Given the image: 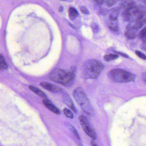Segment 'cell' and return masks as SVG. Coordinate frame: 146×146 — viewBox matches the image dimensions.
I'll use <instances>...</instances> for the list:
<instances>
[{
  "label": "cell",
  "instance_id": "cell-1",
  "mask_svg": "<svg viewBox=\"0 0 146 146\" xmlns=\"http://www.w3.org/2000/svg\"><path fill=\"white\" fill-rule=\"evenodd\" d=\"M76 67H72L68 70L60 69L54 70L49 75L51 80L66 87L72 85L76 76Z\"/></svg>",
  "mask_w": 146,
  "mask_h": 146
},
{
  "label": "cell",
  "instance_id": "cell-2",
  "mask_svg": "<svg viewBox=\"0 0 146 146\" xmlns=\"http://www.w3.org/2000/svg\"><path fill=\"white\" fill-rule=\"evenodd\" d=\"M104 65L95 60H88L84 62L82 68L83 76L86 78H96L99 76Z\"/></svg>",
  "mask_w": 146,
  "mask_h": 146
},
{
  "label": "cell",
  "instance_id": "cell-3",
  "mask_svg": "<svg viewBox=\"0 0 146 146\" xmlns=\"http://www.w3.org/2000/svg\"><path fill=\"white\" fill-rule=\"evenodd\" d=\"M145 16V9L143 6H137L135 5L123 10L122 17L125 21L133 22Z\"/></svg>",
  "mask_w": 146,
  "mask_h": 146
},
{
  "label": "cell",
  "instance_id": "cell-4",
  "mask_svg": "<svg viewBox=\"0 0 146 146\" xmlns=\"http://www.w3.org/2000/svg\"><path fill=\"white\" fill-rule=\"evenodd\" d=\"M73 96L83 111L87 114H91L94 112L93 108L88 99L82 88H77L73 92Z\"/></svg>",
  "mask_w": 146,
  "mask_h": 146
},
{
  "label": "cell",
  "instance_id": "cell-5",
  "mask_svg": "<svg viewBox=\"0 0 146 146\" xmlns=\"http://www.w3.org/2000/svg\"><path fill=\"white\" fill-rule=\"evenodd\" d=\"M109 76L117 82L125 83L133 82L135 79L134 74L122 69H113L109 73Z\"/></svg>",
  "mask_w": 146,
  "mask_h": 146
},
{
  "label": "cell",
  "instance_id": "cell-6",
  "mask_svg": "<svg viewBox=\"0 0 146 146\" xmlns=\"http://www.w3.org/2000/svg\"><path fill=\"white\" fill-rule=\"evenodd\" d=\"M79 120L81 125L85 133L93 139L96 138V135L87 118L83 115H81L79 117Z\"/></svg>",
  "mask_w": 146,
  "mask_h": 146
},
{
  "label": "cell",
  "instance_id": "cell-7",
  "mask_svg": "<svg viewBox=\"0 0 146 146\" xmlns=\"http://www.w3.org/2000/svg\"><path fill=\"white\" fill-rule=\"evenodd\" d=\"M40 85L47 90H49L53 93H58V92H61L62 90L59 87L46 82L40 83Z\"/></svg>",
  "mask_w": 146,
  "mask_h": 146
},
{
  "label": "cell",
  "instance_id": "cell-8",
  "mask_svg": "<svg viewBox=\"0 0 146 146\" xmlns=\"http://www.w3.org/2000/svg\"><path fill=\"white\" fill-rule=\"evenodd\" d=\"M42 102L45 106L49 110L52 111V112L54 113L55 114H60V110L54 106L49 100L47 98H45L42 101Z\"/></svg>",
  "mask_w": 146,
  "mask_h": 146
},
{
  "label": "cell",
  "instance_id": "cell-9",
  "mask_svg": "<svg viewBox=\"0 0 146 146\" xmlns=\"http://www.w3.org/2000/svg\"><path fill=\"white\" fill-rule=\"evenodd\" d=\"M63 99L64 102L76 113L77 112L76 109L70 96L67 94H65L63 95Z\"/></svg>",
  "mask_w": 146,
  "mask_h": 146
},
{
  "label": "cell",
  "instance_id": "cell-10",
  "mask_svg": "<svg viewBox=\"0 0 146 146\" xmlns=\"http://www.w3.org/2000/svg\"><path fill=\"white\" fill-rule=\"evenodd\" d=\"M137 31V30L133 28L127 26L126 31L125 32V36L130 40L134 39L136 37Z\"/></svg>",
  "mask_w": 146,
  "mask_h": 146
},
{
  "label": "cell",
  "instance_id": "cell-11",
  "mask_svg": "<svg viewBox=\"0 0 146 146\" xmlns=\"http://www.w3.org/2000/svg\"><path fill=\"white\" fill-rule=\"evenodd\" d=\"M119 8H116L113 9L111 11L110 14V18L111 20L116 21L117 19L119 14Z\"/></svg>",
  "mask_w": 146,
  "mask_h": 146
},
{
  "label": "cell",
  "instance_id": "cell-12",
  "mask_svg": "<svg viewBox=\"0 0 146 146\" xmlns=\"http://www.w3.org/2000/svg\"><path fill=\"white\" fill-rule=\"evenodd\" d=\"M29 88L31 90H32L34 93H35L36 94H37V95L39 96L40 97L44 98V99L47 98L45 94L43 92H42L41 90H40L39 89L36 88V87H35L33 86H30Z\"/></svg>",
  "mask_w": 146,
  "mask_h": 146
},
{
  "label": "cell",
  "instance_id": "cell-13",
  "mask_svg": "<svg viewBox=\"0 0 146 146\" xmlns=\"http://www.w3.org/2000/svg\"><path fill=\"white\" fill-rule=\"evenodd\" d=\"M69 15L70 19L73 20L78 16V12L74 7H70L69 10Z\"/></svg>",
  "mask_w": 146,
  "mask_h": 146
},
{
  "label": "cell",
  "instance_id": "cell-14",
  "mask_svg": "<svg viewBox=\"0 0 146 146\" xmlns=\"http://www.w3.org/2000/svg\"><path fill=\"white\" fill-rule=\"evenodd\" d=\"M111 21L112 22H111L108 25L109 29L111 31H113V32H117L119 31V28L117 25L116 24V23H115L116 21L111 20Z\"/></svg>",
  "mask_w": 146,
  "mask_h": 146
},
{
  "label": "cell",
  "instance_id": "cell-15",
  "mask_svg": "<svg viewBox=\"0 0 146 146\" xmlns=\"http://www.w3.org/2000/svg\"><path fill=\"white\" fill-rule=\"evenodd\" d=\"M118 58V55L117 54H107V55H105L104 57V59L106 61H109L116 59Z\"/></svg>",
  "mask_w": 146,
  "mask_h": 146
},
{
  "label": "cell",
  "instance_id": "cell-16",
  "mask_svg": "<svg viewBox=\"0 0 146 146\" xmlns=\"http://www.w3.org/2000/svg\"><path fill=\"white\" fill-rule=\"evenodd\" d=\"M7 69V65L3 58V56L0 54V70H5Z\"/></svg>",
  "mask_w": 146,
  "mask_h": 146
},
{
  "label": "cell",
  "instance_id": "cell-17",
  "mask_svg": "<svg viewBox=\"0 0 146 146\" xmlns=\"http://www.w3.org/2000/svg\"><path fill=\"white\" fill-rule=\"evenodd\" d=\"M140 37L142 40L143 42H146V28L144 27L143 29L141 31L140 33Z\"/></svg>",
  "mask_w": 146,
  "mask_h": 146
},
{
  "label": "cell",
  "instance_id": "cell-18",
  "mask_svg": "<svg viewBox=\"0 0 146 146\" xmlns=\"http://www.w3.org/2000/svg\"><path fill=\"white\" fill-rule=\"evenodd\" d=\"M63 112H64V113L66 117L70 118H73V114H72V112L70 110H69V109H67V108H64V110H63Z\"/></svg>",
  "mask_w": 146,
  "mask_h": 146
},
{
  "label": "cell",
  "instance_id": "cell-19",
  "mask_svg": "<svg viewBox=\"0 0 146 146\" xmlns=\"http://www.w3.org/2000/svg\"><path fill=\"white\" fill-rule=\"evenodd\" d=\"M91 27L93 32L95 34L98 33L100 30V27H99V25L96 23H92L91 24Z\"/></svg>",
  "mask_w": 146,
  "mask_h": 146
},
{
  "label": "cell",
  "instance_id": "cell-20",
  "mask_svg": "<svg viewBox=\"0 0 146 146\" xmlns=\"http://www.w3.org/2000/svg\"><path fill=\"white\" fill-rule=\"evenodd\" d=\"M117 1V0H104V2L108 6H112L114 5Z\"/></svg>",
  "mask_w": 146,
  "mask_h": 146
},
{
  "label": "cell",
  "instance_id": "cell-21",
  "mask_svg": "<svg viewBox=\"0 0 146 146\" xmlns=\"http://www.w3.org/2000/svg\"><path fill=\"white\" fill-rule=\"evenodd\" d=\"M69 127H70V129L72 131V133L74 134V135L76 136V137L77 138L78 140H80V137H79V135H78V133L77 131L76 130V129L71 125H69Z\"/></svg>",
  "mask_w": 146,
  "mask_h": 146
},
{
  "label": "cell",
  "instance_id": "cell-22",
  "mask_svg": "<svg viewBox=\"0 0 146 146\" xmlns=\"http://www.w3.org/2000/svg\"><path fill=\"white\" fill-rule=\"evenodd\" d=\"M135 53L137 55V56H138L139 58H141L143 60L146 59V56H145V54H143V53L141 52L140 51H136Z\"/></svg>",
  "mask_w": 146,
  "mask_h": 146
},
{
  "label": "cell",
  "instance_id": "cell-23",
  "mask_svg": "<svg viewBox=\"0 0 146 146\" xmlns=\"http://www.w3.org/2000/svg\"><path fill=\"white\" fill-rule=\"evenodd\" d=\"M80 10H81L82 13H84V14H87V15H88V14H89V11L87 9V7H80Z\"/></svg>",
  "mask_w": 146,
  "mask_h": 146
},
{
  "label": "cell",
  "instance_id": "cell-24",
  "mask_svg": "<svg viewBox=\"0 0 146 146\" xmlns=\"http://www.w3.org/2000/svg\"><path fill=\"white\" fill-rule=\"evenodd\" d=\"M115 52V53L117 54H119V55H121V56L124 57V58H129V56H128V55H127V54H125L123 53L120 52Z\"/></svg>",
  "mask_w": 146,
  "mask_h": 146
},
{
  "label": "cell",
  "instance_id": "cell-25",
  "mask_svg": "<svg viewBox=\"0 0 146 146\" xmlns=\"http://www.w3.org/2000/svg\"><path fill=\"white\" fill-rule=\"evenodd\" d=\"M96 4H97L98 5H101L104 2V0H94Z\"/></svg>",
  "mask_w": 146,
  "mask_h": 146
},
{
  "label": "cell",
  "instance_id": "cell-26",
  "mask_svg": "<svg viewBox=\"0 0 146 146\" xmlns=\"http://www.w3.org/2000/svg\"><path fill=\"white\" fill-rule=\"evenodd\" d=\"M143 47L142 48V49H143V50H146V42H144L142 46Z\"/></svg>",
  "mask_w": 146,
  "mask_h": 146
},
{
  "label": "cell",
  "instance_id": "cell-27",
  "mask_svg": "<svg viewBox=\"0 0 146 146\" xmlns=\"http://www.w3.org/2000/svg\"><path fill=\"white\" fill-rule=\"evenodd\" d=\"M63 10H64V8H63V7H60L59 8V11L60 12H62L63 11Z\"/></svg>",
  "mask_w": 146,
  "mask_h": 146
},
{
  "label": "cell",
  "instance_id": "cell-28",
  "mask_svg": "<svg viewBox=\"0 0 146 146\" xmlns=\"http://www.w3.org/2000/svg\"><path fill=\"white\" fill-rule=\"evenodd\" d=\"M91 144H92V145H93V146H97V144H96L95 143L94 141H91Z\"/></svg>",
  "mask_w": 146,
  "mask_h": 146
},
{
  "label": "cell",
  "instance_id": "cell-29",
  "mask_svg": "<svg viewBox=\"0 0 146 146\" xmlns=\"http://www.w3.org/2000/svg\"><path fill=\"white\" fill-rule=\"evenodd\" d=\"M139 1L143 3H146V0H139Z\"/></svg>",
  "mask_w": 146,
  "mask_h": 146
},
{
  "label": "cell",
  "instance_id": "cell-30",
  "mask_svg": "<svg viewBox=\"0 0 146 146\" xmlns=\"http://www.w3.org/2000/svg\"><path fill=\"white\" fill-rule=\"evenodd\" d=\"M61 1H66V0H61Z\"/></svg>",
  "mask_w": 146,
  "mask_h": 146
},
{
  "label": "cell",
  "instance_id": "cell-31",
  "mask_svg": "<svg viewBox=\"0 0 146 146\" xmlns=\"http://www.w3.org/2000/svg\"><path fill=\"white\" fill-rule=\"evenodd\" d=\"M117 1H119V0H117Z\"/></svg>",
  "mask_w": 146,
  "mask_h": 146
}]
</instances>
